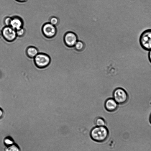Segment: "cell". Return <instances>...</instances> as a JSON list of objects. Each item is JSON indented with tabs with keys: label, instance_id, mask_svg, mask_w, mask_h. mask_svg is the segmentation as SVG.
Wrapping results in <instances>:
<instances>
[{
	"label": "cell",
	"instance_id": "cell-1",
	"mask_svg": "<svg viewBox=\"0 0 151 151\" xmlns=\"http://www.w3.org/2000/svg\"><path fill=\"white\" fill-rule=\"evenodd\" d=\"M109 135V131L105 126H97L91 130L90 136L94 141L101 142L105 141Z\"/></svg>",
	"mask_w": 151,
	"mask_h": 151
},
{
	"label": "cell",
	"instance_id": "cell-2",
	"mask_svg": "<svg viewBox=\"0 0 151 151\" xmlns=\"http://www.w3.org/2000/svg\"><path fill=\"white\" fill-rule=\"evenodd\" d=\"M139 42L142 48L144 50H151V29L145 30L141 34Z\"/></svg>",
	"mask_w": 151,
	"mask_h": 151
},
{
	"label": "cell",
	"instance_id": "cell-3",
	"mask_svg": "<svg viewBox=\"0 0 151 151\" xmlns=\"http://www.w3.org/2000/svg\"><path fill=\"white\" fill-rule=\"evenodd\" d=\"M34 58L35 65L40 68L47 67L51 62L50 56L44 53L39 52Z\"/></svg>",
	"mask_w": 151,
	"mask_h": 151
},
{
	"label": "cell",
	"instance_id": "cell-4",
	"mask_svg": "<svg viewBox=\"0 0 151 151\" xmlns=\"http://www.w3.org/2000/svg\"><path fill=\"white\" fill-rule=\"evenodd\" d=\"M113 99L118 104H123L127 102L129 96L124 89L118 88L116 89L113 93Z\"/></svg>",
	"mask_w": 151,
	"mask_h": 151
},
{
	"label": "cell",
	"instance_id": "cell-5",
	"mask_svg": "<svg viewBox=\"0 0 151 151\" xmlns=\"http://www.w3.org/2000/svg\"><path fill=\"white\" fill-rule=\"evenodd\" d=\"M41 31L44 37L48 39L54 37L57 33L56 27L49 22H46L43 25Z\"/></svg>",
	"mask_w": 151,
	"mask_h": 151
},
{
	"label": "cell",
	"instance_id": "cell-6",
	"mask_svg": "<svg viewBox=\"0 0 151 151\" xmlns=\"http://www.w3.org/2000/svg\"><path fill=\"white\" fill-rule=\"evenodd\" d=\"M1 31L2 36L8 42L14 41L17 37L16 30L10 26H5Z\"/></svg>",
	"mask_w": 151,
	"mask_h": 151
},
{
	"label": "cell",
	"instance_id": "cell-7",
	"mask_svg": "<svg viewBox=\"0 0 151 151\" xmlns=\"http://www.w3.org/2000/svg\"><path fill=\"white\" fill-rule=\"evenodd\" d=\"M64 40L65 44L68 47H72L75 45L77 41L76 35L72 32H68L65 35Z\"/></svg>",
	"mask_w": 151,
	"mask_h": 151
},
{
	"label": "cell",
	"instance_id": "cell-8",
	"mask_svg": "<svg viewBox=\"0 0 151 151\" xmlns=\"http://www.w3.org/2000/svg\"><path fill=\"white\" fill-rule=\"evenodd\" d=\"M24 22L22 19L18 16L12 17L10 26L16 30L23 27Z\"/></svg>",
	"mask_w": 151,
	"mask_h": 151
},
{
	"label": "cell",
	"instance_id": "cell-9",
	"mask_svg": "<svg viewBox=\"0 0 151 151\" xmlns=\"http://www.w3.org/2000/svg\"><path fill=\"white\" fill-rule=\"evenodd\" d=\"M118 104L113 98L107 99L105 103V107L106 110L109 112L116 110L118 108Z\"/></svg>",
	"mask_w": 151,
	"mask_h": 151
},
{
	"label": "cell",
	"instance_id": "cell-10",
	"mask_svg": "<svg viewBox=\"0 0 151 151\" xmlns=\"http://www.w3.org/2000/svg\"><path fill=\"white\" fill-rule=\"evenodd\" d=\"M39 53L38 49L34 46H29L26 50V53L30 58H34Z\"/></svg>",
	"mask_w": 151,
	"mask_h": 151
},
{
	"label": "cell",
	"instance_id": "cell-11",
	"mask_svg": "<svg viewBox=\"0 0 151 151\" xmlns=\"http://www.w3.org/2000/svg\"><path fill=\"white\" fill-rule=\"evenodd\" d=\"M4 151H20L19 147L15 144L6 147Z\"/></svg>",
	"mask_w": 151,
	"mask_h": 151
},
{
	"label": "cell",
	"instance_id": "cell-12",
	"mask_svg": "<svg viewBox=\"0 0 151 151\" xmlns=\"http://www.w3.org/2000/svg\"><path fill=\"white\" fill-rule=\"evenodd\" d=\"M59 22L60 20L58 18L55 16H52L49 19V22L55 26L59 24Z\"/></svg>",
	"mask_w": 151,
	"mask_h": 151
},
{
	"label": "cell",
	"instance_id": "cell-13",
	"mask_svg": "<svg viewBox=\"0 0 151 151\" xmlns=\"http://www.w3.org/2000/svg\"><path fill=\"white\" fill-rule=\"evenodd\" d=\"M16 31L17 37H24L26 32V30L23 27Z\"/></svg>",
	"mask_w": 151,
	"mask_h": 151
},
{
	"label": "cell",
	"instance_id": "cell-14",
	"mask_svg": "<svg viewBox=\"0 0 151 151\" xmlns=\"http://www.w3.org/2000/svg\"><path fill=\"white\" fill-rule=\"evenodd\" d=\"M96 124L97 126H105L106 122L101 118H98L96 120Z\"/></svg>",
	"mask_w": 151,
	"mask_h": 151
},
{
	"label": "cell",
	"instance_id": "cell-15",
	"mask_svg": "<svg viewBox=\"0 0 151 151\" xmlns=\"http://www.w3.org/2000/svg\"><path fill=\"white\" fill-rule=\"evenodd\" d=\"M76 49L78 51H81L84 48V44L81 41H78L75 45Z\"/></svg>",
	"mask_w": 151,
	"mask_h": 151
},
{
	"label": "cell",
	"instance_id": "cell-16",
	"mask_svg": "<svg viewBox=\"0 0 151 151\" xmlns=\"http://www.w3.org/2000/svg\"><path fill=\"white\" fill-rule=\"evenodd\" d=\"M4 142V145L6 147L11 145L14 143L13 139L9 137L5 138Z\"/></svg>",
	"mask_w": 151,
	"mask_h": 151
},
{
	"label": "cell",
	"instance_id": "cell-17",
	"mask_svg": "<svg viewBox=\"0 0 151 151\" xmlns=\"http://www.w3.org/2000/svg\"><path fill=\"white\" fill-rule=\"evenodd\" d=\"M11 19L12 17L9 16H7L4 18V23L5 26H10Z\"/></svg>",
	"mask_w": 151,
	"mask_h": 151
},
{
	"label": "cell",
	"instance_id": "cell-18",
	"mask_svg": "<svg viewBox=\"0 0 151 151\" xmlns=\"http://www.w3.org/2000/svg\"><path fill=\"white\" fill-rule=\"evenodd\" d=\"M4 111L3 109L0 107V119H1L3 116Z\"/></svg>",
	"mask_w": 151,
	"mask_h": 151
},
{
	"label": "cell",
	"instance_id": "cell-19",
	"mask_svg": "<svg viewBox=\"0 0 151 151\" xmlns=\"http://www.w3.org/2000/svg\"><path fill=\"white\" fill-rule=\"evenodd\" d=\"M148 58L150 62L151 63V50L149 51L148 52Z\"/></svg>",
	"mask_w": 151,
	"mask_h": 151
},
{
	"label": "cell",
	"instance_id": "cell-20",
	"mask_svg": "<svg viewBox=\"0 0 151 151\" xmlns=\"http://www.w3.org/2000/svg\"><path fill=\"white\" fill-rule=\"evenodd\" d=\"M16 1L20 3H24L27 2L28 0H15Z\"/></svg>",
	"mask_w": 151,
	"mask_h": 151
},
{
	"label": "cell",
	"instance_id": "cell-21",
	"mask_svg": "<svg viewBox=\"0 0 151 151\" xmlns=\"http://www.w3.org/2000/svg\"><path fill=\"white\" fill-rule=\"evenodd\" d=\"M1 36H2L1 31L0 30V38L1 37Z\"/></svg>",
	"mask_w": 151,
	"mask_h": 151
},
{
	"label": "cell",
	"instance_id": "cell-22",
	"mask_svg": "<svg viewBox=\"0 0 151 151\" xmlns=\"http://www.w3.org/2000/svg\"><path fill=\"white\" fill-rule=\"evenodd\" d=\"M150 123H151V114L150 115Z\"/></svg>",
	"mask_w": 151,
	"mask_h": 151
}]
</instances>
